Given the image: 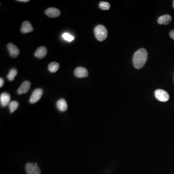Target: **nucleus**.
I'll use <instances>...</instances> for the list:
<instances>
[{
    "label": "nucleus",
    "instance_id": "9d476101",
    "mask_svg": "<svg viewBox=\"0 0 174 174\" xmlns=\"http://www.w3.org/2000/svg\"><path fill=\"white\" fill-rule=\"evenodd\" d=\"M11 97L10 95L7 92H3L0 96L1 104L3 107L7 106L10 104Z\"/></svg>",
    "mask_w": 174,
    "mask_h": 174
},
{
    "label": "nucleus",
    "instance_id": "1a4fd4ad",
    "mask_svg": "<svg viewBox=\"0 0 174 174\" xmlns=\"http://www.w3.org/2000/svg\"><path fill=\"white\" fill-rule=\"evenodd\" d=\"M45 14L50 18H55L60 16V10L56 8L51 7L46 10Z\"/></svg>",
    "mask_w": 174,
    "mask_h": 174
},
{
    "label": "nucleus",
    "instance_id": "6ab92c4d",
    "mask_svg": "<svg viewBox=\"0 0 174 174\" xmlns=\"http://www.w3.org/2000/svg\"><path fill=\"white\" fill-rule=\"evenodd\" d=\"M63 37L64 39L67 41L68 42H72L74 40V37L67 33H64L63 35Z\"/></svg>",
    "mask_w": 174,
    "mask_h": 174
},
{
    "label": "nucleus",
    "instance_id": "4468645a",
    "mask_svg": "<svg viewBox=\"0 0 174 174\" xmlns=\"http://www.w3.org/2000/svg\"><path fill=\"white\" fill-rule=\"evenodd\" d=\"M57 108L61 112L65 111L68 109L67 102L64 99H60L57 102Z\"/></svg>",
    "mask_w": 174,
    "mask_h": 174
},
{
    "label": "nucleus",
    "instance_id": "2eb2a0df",
    "mask_svg": "<svg viewBox=\"0 0 174 174\" xmlns=\"http://www.w3.org/2000/svg\"><path fill=\"white\" fill-rule=\"evenodd\" d=\"M60 67L59 64L57 62H52L48 65V70L51 73H55L59 70Z\"/></svg>",
    "mask_w": 174,
    "mask_h": 174
},
{
    "label": "nucleus",
    "instance_id": "4be33fe9",
    "mask_svg": "<svg viewBox=\"0 0 174 174\" xmlns=\"http://www.w3.org/2000/svg\"><path fill=\"white\" fill-rule=\"evenodd\" d=\"M17 1L20 2H29V0H18Z\"/></svg>",
    "mask_w": 174,
    "mask_h": 174
},
{
    "label": "nucleus",
    "instance_id": "f8f14e48",
    "mask_svg": "<svg viewBox=\"0 0 174 174\" xmlns=\"http://www.w3.org/2000/svg\"><path fill=\"white\" fill-rule=\"evenodd\" d=\"M47 53V51L46 47H40L37 48L34 53V56L39 59H42L46 56Z\"/></svg>",
    "mask_w": 174,
    "mask_h": 174
},
{
    "label": "nucleus",
    "instance_id": "6e6552de",
    "mask_svg": "<svg viewBox=\"0 0 174 174\" xmlns=\"http://www.w3.org/2000/svg\"><path fill=\"white\" fill-rule=\"evenodd\" d=\"M31 82L29 81H25L22 83L18 90V93L20 95L24 94L28 92L31 88Z\"/></svg>",
    "mask_w": 174,
    "mask_h": 174
},
{
    "label": "nucleus",
    "instance_id": "5701e85b",
    "mask_svg": "<svg viewBox=\"0 0 174 174\" xmlns=\"http://www.w3.org/2000/svg\"><path fill=\"white\" fill-rule=\"evenodd\" d=\"M173 7H174V1H173Z\"/></svg>",
    "mask_w": 174,
    "mask_h": 174
},
{
    "label": "nucleus",
    "instance_id": "39448f33",
    "mask_svg": "<svg viewBox=\"0 0 174 174\" xmlns=\"http://www.w3.org/2000/svg\"><path fill=\"white\" fill-rule=\"evenodd\" d=\"M43 90L42 89H37L33 91L30 98V102L31 104H35L42 97Z\"/></svg>",
    "mask_w": 174,
    "mask_h": 174
},
{
    "label": "nucleus",
    "instance_id": "f3484780",
    "mask_svg": "<svg viewBox=\"0 0 174 174\" xmlns=\"http://www.w3.org/2000/svg\"><path fill=\"white\" fill-rule=\"evenodd\" d=\"M19 105V103L16 101H13L10 102L9 105V108L10 112L11 113H13L15 111L18 109Z\"/></svg>",
    "mask_w": 174,
    "mask_h": 174
},
{
    "label": "nucleus",
    "instance_id": "0eeeda50",
    "mask_svg": "<svg viewBox=\"0 0 174 174\" xmlns=\"http://www.w3.org/2000/svg\"><path fill=\"white\" fill-rule=\"evenodd\" d=\"M7 48L11 57L15 58L19 56L20 52V49L15 45L13 43H9L7 45Z\"/></svg>",
    "mask_w": 174,
    "mask_h": 174
},
{
    "label": "nucleus",
    "instance_id": "9b49d317",
    "mask_svg": "<svg viewBox=\"0 0 174 174\" xmlns=\"http://www.w3.org/2000/svg\"><path fill=\"white\" fill-rule=\"evenodd\" d=\"M33 31V28L29 21H25L22 23L21 27V32L23 33H27Z\"/></svg>",
    "mask_w": 174,
    "mask_h": 174
},
{
    "label": "nucleus",
    "instance_id": "aec40b11",
    "mask_svg": "<svg viewBox=\"0 0 174 174\" xmlns=\"http://www.w3.org/2000/svg\"><path fill=\"white\" fill-rule=\"evenodd\" d=\"M170 36L171 37V38L173 39L174 40V30H172L170 33Z\"/></svg>",
    "mask_w": 174,
    "mask_h": 174
},
{
    "label": "nucleus",
    "instance_id": "f257e3e1",
    "mask_svg": "<svg viewBox=\"0 0 174 174\" xmlns=\"http://www.w3.org/2000/svg\"><path fill=\"white\" fill-rule=\"evenodd\" d=\"M148 57V52L145 48H140L136 51L133 57V64L135 68L141 69L147 62Z\"/></svg>",
    "mask_w": 174,
    "mask_h": 174
},
{
    "label": "nucleus",
    "instance_id": "412c9836",
    "mask_svg": "<svg viewBox=\"0 0 174 174\" xmlns=\"http://www.w3.org/2000/svg\"><path fill=\"white\" fill-rule=\"evenodd\" d=\"M3 84H4V80L2 78H0V87L2 88L3 86Z\"/></svg>",
    "mask_w": 174,
    "mask_h": 174
},
{
    "label": "nucleus",
    "instance_id": "20e7f679",
    "mask_svg": "<svg viewBox=\"0 0 174 174\" xmlns=\"http://www.w3.org/2000/svg\"><path fill=\"white\" fill-rule=\"evenodd\" d=\"M26 170L28 174H41L40 169L37 163H27L26 165Z\"/></svg>",
    "mask_w": 174,
    "mask_h": 174
},
{
    "label": "nucleus",
    "instance_id": "423d86ee",
    "mask_svg": "<svg viewBox=\"0 0 174 174\" xmlns=\"http://www.w3.org/2000/svg\"><path fill=\"white\" fill-rule=\"evenodd\" d=\"M74 75L77 78H84L87 77L89 75L88 70L83 67H78L74 71Z\"/></svg>",
    "mask_w": 174,
    "mask_h": 174
},
{
    "label": "nucleus",
    "instance_id": "7ed1b4c3",
    "mask_svg": "<svg viewBox=\"0 0 174 174\" xmlns=\"http://www.w3.org/2000/svg\"><path fill=\"white\" fill-rule=\"evenodd\" d=\"M155 96L156 98L159 101L166 102L169 99V95L168 93L163 90L158 89L155 91Z\"/></svg>",
    "mask_w": 174,
    "mask_h": 174
},
{
    "label": "nucleus",
    "instance_id": "a211bd4d",
    "mask_svg": "<svg viewBox=\"0 0 174 174\" xmlns=\"http://www.w3.org/2000/svg\"><path fill=\"white\" fill-rule=\"evenodd\" d=\"M99 7L103 10H108L110 9V5L106 2H101L99 3Z\"/></svg>",
    "mask_w": 174,
    "mask_h": 174
},
{
    "label": "nucleus",
    "instance_id": "dca6fc26",
    "mask_svg": "<svg viewBox=\"0 0 174 174\" xmlns=\"http://www.w3.org/2000/svg\"><path fill=\"white\" fill-rule=\"evenodd\" d=\"M17 74H18L17 70L15 68H12L9 71V74L7 76V78H8V79L9 81H13Z\"/></svg>",
    "mask_w": 174,
    "mask_h": 174
},
{
    "label": "nucleus",
    "instance_id": "f03ea898",
    "mask_svg": "<svg viewBox=\"0 0 174 174\" xmlns=\"http://www.w3.org/2000/svg\"><path fill=\"white\" fill-rule=\"evenodd\" d=\"M94 34L97 39L99 41H104L106 39L108 35L107 29L104 26L99 25L94 29Z\"/></svg>",
    "mask_w": 174,
    "mask_h": 174
},
{
    "label": "nucleus",
    "instance_id": "ddd939ff",
    "mask_svg": "<svg viewBox=\"0 0 174 174\" xmlns=\"http://www.w3.org/2000/svg\"><path fill=\"white\" fill-rule=\"evenodd\" d=\"M172 18L169 15H164L160 16L158 20V23L160 25H168L171 22Z\"/></svg>",
    "mask_w": 174,
    "mask_h": 174
}]
</instances>
